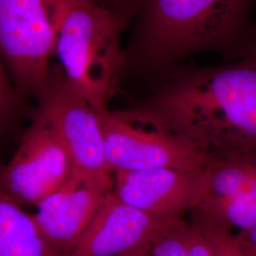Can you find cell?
Instances as JSON below:
<instances>
[{
  "label": "cell",
  "mask_w": 256,
  "mask_h": 256,
  "mask_svg": "<svg viewBox=\"0 0 256 256\" xmlns=\"http://www.w3.org/2000/svg\"><path fill=\"white\" fill-rule=\"evenodd\" d=\"M216 66L176 68L134 110L210 158L256 150V45Z\"/></svg>",
  "instance_id": "cell-1"
},
{
  "label": "cell",
  "mask_w": 256,
  "mask_h": 256,
  "mask_svg": "<svg viewBox=\"0 0 256 256\" xmlns=\"http://www.w3.org/2000/svg\"><path fill=\"white\" fill-rule=\"evenodd\" d=\"M252 0H116L124 27L134 16L135 30L124 52V66L167 75L183 58L203 52H236L247 46L248 12Z\"/></svg>",
  "instance_id": "cell-2"
},
{
  "label": "cell",
  "mask_w": 256,
  "mask_h": 256,
  "mask_svg": "<svg viewBox=\"0 0 256 256\" xmlns=\"http://www.w3.org/2000/svg\"><path fill=\"white\" fill-rule=\"evenodd\" d=\"M54 55L66 76L98 112L108 110L124 68V26L100 0H52Z\"/></svg>",
  "instance_id": "cell-3"
},
{
  "label": "cell",
  "mask_w": 256,
  "mask_h": 256,
  "mask_svg": "<svg viewBox=\"0 0 256 256\" xmlns=\"http://www.w3.org/2000/svg\"><path fill=\"white\" fill-rule=\"evenodd\" d=\"M98 114L106 160L113 173L158 168L194 171L212 160L189 142L134 108H108Z\"/></svg>",
  "instance_id": "cell-4"
},
{
  "label": "cell",
  "mask_w": 256,
  "mask_h": 256,
  "mask_svg": "<svg viewBox=\"0 0 256 256\" xmlns=\"http://www.w3.org/2000/svg\"><path fill=\"white\" fill-rule=\"evenodd\" d=\"M52 0H0V46L19 99L36 96L54 55Z\"/></svg>",
  "instance_id": "cell-5"
},
{
  "label": "cell",
  "mask_w": 256,
  "mask_h": 256,
  "mask_svg": "<svg viewBox=\"0 0 256 256\" xmlns=\"http://www.w3.org/2000/svg\"><path fill=\"white\" fill-rule=\"evenodd\" d=\"M32 118L52 128L68 150L76 169L113 173L108 166L98 111L66 76L60 64H52L36 92Z\"/></svg>",
  "instance_id": "cell-6"
},
{
  "label": "cell",
  "mask_w": 256,
  "mask_h": 256,
  "mask_svg": "<svg viewBox=\"0 0 256 256\" xmlns=\"http://www.w3.org/2000/svg\"><path fill=\"white\" fill-rule=\"evenodd\" d=\"M192 221L234 234L256 225V150L212 158Z\"/></svg>",
  "instance_id": "cell-7"
},
{
  "label": "cell",
  "mask_w": 256,
  "mask_h": 256,
  "mask_svg": "<svg viewBox=\"0 0 256 256\" xmlns=\"http://www.w3.org/2000/svg\"><path fill=\"white\" fill-rule=\"evenodd\" d=\"M64 142L45 122L32 118L16 154L1 170V192L20 205L37 206L74 172Z\"/></svg>",
  "instance_id": "cell-8"
},
{
  "label": "cell",
  "mask_w": 256,
  "mask_h": 256,
  "mask_svg": "<svg viewBox=\"0 0 256 256\" xmlns=\"http://www.w3.org/2000/svg\"><path fill=\"white\" fill-rule=\"evenodd\" d=\"M113 190V173L74 168L66 182L37 205V225L60 256L74 247Z\"/></svg>",
  "instance_id": "cell-9"
},
{
  "label": "cell",
  "mask_w": 256,
  "mask_h": 256,
  "mask_svg": "<svg viewBox=\"0 0 256 256\" xmlns=\"http://www.w3.org/2000/svg\"><path fill=\"white\" fill-rule=\"evenodd\" d=\"M205 168L114 172L113 192L122 202L156 220H183L200 196Z\"/></svg>",
  "instance_id": "cell-10"
},
{
  "label": "cell",
  "mask_w": 256,
  "mask_h": 256,
  "mask_svg": "<svg viewBox=\"0 0 256 256\" xmlns=\"http://www.w3.org/2000/svg\"><path fill=\"white\" fill-rule=\"evenodd\" d=\"M172 222L156 220L110 192L82 236L64 256L136 254Z\"/></svg>",
  "instance_id": "cell-11"
},
{
  "label": "cell",
  "mask_w": 256,
  "mask_h": 256,
  "mask_svg": "<svg viewBox=\"0 0 256 256\" xmlns=\"http://www.w3.org/2000/svg\"><path fill=\"white\" fill-rule=\"evenodd\" d=\"M0 256H61L43 234L34 214L0 192Z\"/></svg>",
  "instance_id": "cell-12"
},
{
  "label": "cell",
  "mask_w": 256,
  "mask_h": 256,
  "mask_svg": "<svg viewBox=\"0 0 256 256\" xmlns=\"http://www.w3.org/2000/svg\"><path fill=\"white\" fill-rule=\"evenodd\" d=\"M144 256H214L210 241L194 222L176 220L160 230Z\"/></svg>",
  "instance_id": "cell-13"
},
{
  "label": "cell",
  "mask_w": 256,
  "mask_h": 256,
  "mask_svg": "<svg viewBox=\"0 0 256 256\" xmlns=\"http://www.w3.org/2000/svg\"><path fill=\"white\" fill-rule=\"evenodd\" d=\"M198 226L210 241L214 256H256L236 234L203 225Z\"/></svg>",
  "instance_id": "cell-14"
},
{
  "label": "cell",
  "mask_w": 256,
  "mask_h": 256,
  "mask_svg": "<svg viewBox=\"0 0 256 256\" xmlns=\"http://www.w3.org/2000/svg\"><path fill=\"white\" fill-rule=\"evenodd\" d=\"M19 99L18 92L9 78L6 70L1 68V124L2 129L6 128L14 116L16 106Z\"/></svg>",
  "instance_id": "cell-15"
},
{
  "label": "cell",
  "mask_w": 256,
  "mask_h": 256,
  "mask_svg": "<svg viewBox=\"0 0 256 256\" xmlns=\"http://www.w3.org/2000/svg\"><path fill=\"white\" fill-rule=\"evenodd\" d=\"M236 234L247 244L248 247L256 256V225L246 232H238Z\"/></svg>",
  "instance_id": "cell-16"
},
{
  "label": "cell",
  "mask_w": 256,
  "mask_h": 256,
  "mask_svg": "<svg viewBox=\"0 0 256 256\" xmlns=\"http://www.w3.org/2000/svg\"><path fill=\"white\" fill-rule=\"evenodd\" d=\"M144 250H142L140 252H138V254H132V256H144Z\"/></svg>",
  "instance_id": "cell-17"
}]
</instances>
